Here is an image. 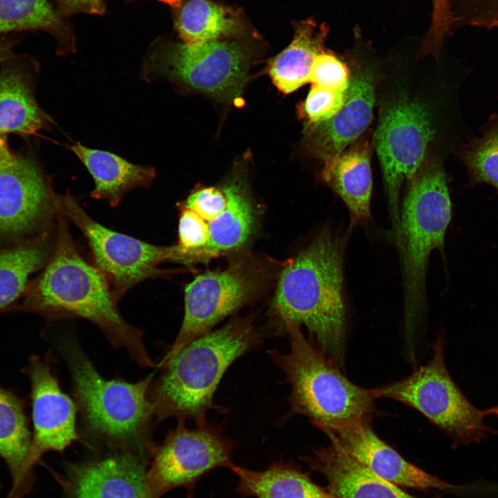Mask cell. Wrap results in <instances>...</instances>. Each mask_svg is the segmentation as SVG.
Here are the masks:
<instances>
[{
    "mask_svg": "<svg viewBox=\"0 0 498 498\" xmlns=\"http://www.w3.org/2000/svg\"><path fill=\"white\" fill-rule=\"evenodd\" d=\"M57 237L44 271L28 283L17 309L49 319L87 320L104 333L115 347L125 349L139 366L156 368L143 342V332L120 314L117 301L102 273L79 252L68 219L56 197Z\"/></svg>",
    "mask_w": 498,
    "mask_h": 498,
    "instance_id": "1",
    "label": "cell"
},
{
    "mask_svg": "<svg viewBox=\"0 0 498 498\" xmlns=\"http://www.w3.org/2000/svg\"><path fill=\"white\" fill-rule=\"evenodd\" d=\"M343 243L325 229L282 271L273 311L282 327L304 326L316 347L339 367L345 350Z\"/></svg>",
    "mask_w": 498,
    "mask_h": 498,
    "instance_id": "2",
    "label": "cell"
},
{
    "mask_svg": "<svg viewBox=\"0 0 498 498\" xmlns=\"http://www.w3.org/2000/svg\"><path fill=\"white\" fill-rule=\"evenodd\" d=\"M262 338L250 318H239L186 345L164 367L155 385L151 400L157 421L176 417L196 425L206 423L224 374Z\"/></svg>",
    "mask_w": 498,
    "mask_h": 498,
    "instance_id": "3",
    "label": "cell"
},
{
    "mask_svg": "<svg viewBox=\"0 0 498 498\" xmlns=\"http://www.w3.org/2000/svg\"><path fill=\"white\" fill-rule=\"evenodd\" d=\"M290 350L268 351L291 387L290 414L303 415L325 434L370 423L378 398L376 388L349 380L339 366L303 335L300 326L286 324Z\"/></svg>",
    "mask_w": 498,
    "mask_h": 498,
    "instance_id": "4",
    "label": "cell"
},
{
    "mask_svg": "<svg viewBox=\"0 0 498 498\" xmlns=\"http://www.w3.org/2000/svg\"><path fill=\"white\" fill-rule=\"evenodd\" d=\"M62 349L86 434L117 450L150 451L147 437L154 409L148 391L154 374L134 383L107 380L75 340L66 338Z\"/></svg>",
    "mask_w": 498,
    "mask_h": 498,
    "instance_id": "5",
    "label": "cell"
},
{
    "mask_svg": "<svg viewBox=\"0 0 498 498\" xmlns=\"http://www.w3.org/2000/svg\"><path fill=\"white\" fill-rule=\"evenodd\" d=\"M400 216L405 275V323L408 335L415 324L423 299L430 253L444 250L446 230L452 218L445 174L438 162L416 174Z\"/></svg>",
    "mask_w": 498,
    "mask_h": 498,
    "instance_id": "6",
    "label": "cell"
},
{
    "mask_svg": "<svg viewBox=\"0 0 498 498\" xmlns=\"http://www.w3.org/2000/svg\"><path fill=\"white\" fill-rule=\"evenodd\" d=\"M252 54L237 40L219 39L187 45L158 38L144 57L142 77L165 79L222 100H233L242 92Z\"/></svg>",
    "mask_w": 498,
    "mask_h": 498,
    "instance_id": "7",
    "label": "cell"
},
{
    "mask_svg": "<svg viewBox=\"0 0 498 498\" xmlns=\"http://www.w3.org/2000/svg\"><path fill=\"white\" fill-rule=\"evenodd\" d=\"M444 346V333L440 332L430 361L409 376L376 388L378 398H390L416 409L452 440L453 447L479 443L497 431L484 423V409L474 407L451 378Z\"/></svg>",
    "mask_w": 498,
    "mask_h": 498,
    "instance_id": "8",
    "label": "cell"
},
{
    "mask_svg": "<svg viewBox=\"0 0 498 498\" xmlns=\"http://www.w3.org/2000/svg\"><path fill=\"white\" fill-rule=\"evenodd\" d=\"M435 132L432 107L407 91L396 92L380 109L374 141L396 229L401 185L418 172Z\"/></svg>",
    "mask_w": 498,
    "mask_h": 498,
    "instance_id": "9",
    "label": "cell"
},
{
    "mask_svg": "<svg viewBox=\"0 0 498 498\" xmlns=\"http://www.w3.org/2000/svg\"><path fill=\"white\" fill-rule=\"evenodd\" d=\"M266 272L259 261L243 258L196 277L185 288L179 332L157 368L165 367L186 345L254 299L266 282Z\"/></svg>",
    "mask_w": 498,
    "mask_h": 498,
    "instance_id": "10",
    "label": "cell"
},
{
    "mask_svg": "<svg viewBox=\"0 0 498 498\" xmlns=\"http://www.w3.org/2000/svg\"><path fill=\"white\" fill-rule=\"evenodd\" d=\"M58 198L67 219L86 239L93 264L107 280L117 302L137 284L172 273L159 268L163 262L171 261V246L151 244L102 225L68 192Z\"/></svg>",
    "mask_w": 498,
    "mask_h": 498,
    "instance_id": "11",
    "label": "cell"
},
{
    "mask_svg": "<svg viewBox=\"0 0 498 498\" xmlns=\"http://www.w3.org/2000/svg\"><path fill=\"white\" fill-rule=\"evenodd\" d=\"M232 443L223 436L220 427L208 421L194 429L178 420L162 445H153L152 460L146 479L153 498H160L169 491L185 488L192 493L196 482L219 467L230 468Z\"/></svg>",
    "mask_w": 498,
    "mask_h": 498,
    "instance_id": "12",
    "label": "cell"
},
{
    "mask_svg": "<svg viewBox=\"0 0 498 498\" xmlns=\"http://www.w3.org/2000/svg\"><path fill=\"white\" fill-rule=\"evenodd\" d=\"M56 196L38 166L0 135V237L44 227L56 214Z\"/></svg>",
    "mask_w": 498,
    "mask_h": 498,
    "instance_id": "13",
    "label": "cell"
},
{
    "mask_svg": "<svg viewBox=\"0 0 498 498\" xmlns=\"http://www.w3.org/2000/svg\"><path fill=\"white\" fill-rule=\"evenodd\" d=\"M143 452L117 450L107 456L67 465L56 476L66 498H153Z\"/></svg>",
    "mask_w": 498,
    "mask_h": 498,
    "instance_id": "14",
    "label": "cell"
},
{
    "mask_svg": "<svg viewBox=\"0 0 498 498\" xmlns=\"http://www.w3.org/2000/svg\"><path fill=\"white\" fill-rule=\"evenodd\" d=\"M32 386L34 434L25 473H29L48 451L62 452L79 439L75 426L76 406L65 394L49 364L33 357L28 367Z\"/></svg>",
    "mask_w": 498,
    "mask_h": 498,
    "instance_id": "15",
    "label": "cell"
},
{
    "mask_svg": "<svg viewBox=\"0 0 498 498\" xmlns=\"http://www.w3.org/2000/svg\"><path fill=\"white\" fill-rule=\"evenodd\" d=\"M373 73L358 71L350 77L344 104L332 118L308 122L305 143L311 154L324 162L344 151L371 122L375 104Z\"/></svg>",
    "mask_w": 498,
    "mask_h": 498,
    "instance_id": "16",
    "label": "cell"
},
{
    "mask_svg": "<svg viewBox=\"0 0 498 498\" xmlns=\"http://www.w3.org/2000/svg\"><path fill=\"white\" fill-rule=\"evenodd\" d=\"M326 434L375 474L397 486L446 492L454 486L406 461L374 433L370 423Z\"/></svg>",
    "mask_w": 498,
    "mask_h": 498,
    "instance_id": "17",
    "label": "cell"
},
{
    "mask_svg": "<svg viewBox=\"0 0 498 498\" xmlns=\"http://www.w3.org/2000/svg\"><path fill=\"white\" fill-rule=\"evenodd\" d=\"M301 460L326 479V489L337 498H417L375 474L333 441Z\"/></svg>",
    "mask_w": 498,
    "mask_h": 498,
    "instance_id": "18",
    "label": "cell"
},
{
    "mask_svg": "<svg viewBox=\"0 0 498 498\" xmlns=\"http://www.w3.org/2000/svg\"><path fill=\"white\" fill-rule=\"evenodd\" d=\"M71 151L87 169L94 181L90 196L104 199L112 207L118 205L125 194L137 187H149L156 178L154 167L131 163L113 153L82 145Z\"/></svg>",
    "mask_w": 498,
    "mask_h": 498,
    "instance_id": "19",
    "label": "cell"
},
{
    "mask_svg": "<svg viewBox=\"0 0 498 498\" xmlns=\"http://www.w3.org/2000/svg\"><path fill=\"white\" fill-rule=\"evenodd\" d=\"M322 176L344 201L352 223H365L369 220L372 174L366 144L353 145L325 162Z\"/></svg>",
    "mask_w": 498,
    "mask_h": 498,
    "instance_id": "20",
    "label": "cell"
},
{
    "mask_svg": "<svg viewBox=\"0 0 498 498\" xmlns=\"http://www.w3.org/2000/svg\"><path fill=\"white\" fill-rule=\"evenodd\" d=\"M228 202L224 212L208 223L210 240L203 250L201 263L239 250L254 234L256 214L244 181L239 176L223 185Z\"/></svg>",
    "mask_w": 498,
    "mask_h": 498,
    "instance_id": "21",
    "label": "cell"
},
{
    "mask_svg": "<svg viewBox=\"0 0 498 498\" xmlns=\"http://www.w3.org/2000/svg\"><path fill=\"white\" fill-rule=\"evenodd\" d=\"M238 478L237 490L255 498H337L315 483L293 463L276 461L267 469L255 471L234 465L229 468Z\"/></svg>",
    "mask_w": 498,
    "mask_h": 498,
    "instance_id": "22",
    "label": "cell"
},
{
    "mask_svg": "<svg viewBox=\"0 0 498 498\" xmlns=\"http://www.w3.org/2000/svg\"><path fill=\"white\" fill-rule=\"evenodd\" d=\"M328 33L325 24L310 19L296 24L292 42L268 65V73L279 90L290 93L308 82L313 62L324 50Z\"/></svg>",
    "mask_w": 498,
    "mask_h": 498,
    "instance_id": "23",
    "label": "cell"
},
{
    "mask_svg": "<svg viewBox=\"0 0 498 498\" xmlns=\"http://www.w3.org/2000/svg\"><path fill=\"white\" fill-rule=\"evenodd\" d=\"M174 28L187 45L225 39L243 30L237 12L209 0H185L173 9Z\"/></svg>",
    "mask_w": 498,
    "mask_h": 498,
    "instance_id": "24",
    "label": "cell"
},
{
    "mask_svg": "<svg viewBox=\"0 0 498 498\" xmlns=\"http://www.w3.org/2000/svg\"><path fill=\"white\" fill-rule=\"evenodd\" d=\"M51 118L39 107L28 78L8 68L0 73V135H35L48 129Z\"/></svg>",
    "mask_w": 498,
    "mask_h": 498,
    "instance_id": "25",
    "label": "cell"
},
{
    "mask_svg": "<svg viewBox=\"0 0 498 498\" xmlns=\"http://www.w3.org/2000/svg\"><path fill=\"white\" fill-rule=\"evenodd\" d=\"M30 30L51 34L60 54L76 49L71 28L47 0H0V33Z\"/></svg>",
    "mask_w": 498,
    "mask_h": 498,
    "instance_id": "26",
    "label": "cell"
},
{
    "mask_svg": "<svg viewBox=\"0 0 498 498\" xmlns=\"http://www.w3.org/2000/svg\"><path fill=\"white\" fill-rule=\"evenodd\" d=\"M52 249L50 236L44 231L26 243L0 250V309L24 292L29 276L47 264Z\"/></svg>",
    "mask_w": 498,
    "mask_h": 498,
    "instance_id": "27",
    "label": "cell"
},
{
    "mask_svg": "<svg viewBox=\"0 0 498 498\" xmlns=\"http://www.w3.org/2000/svg\"><path fill=\"white\" fill-rule=\"evenodd\" d=\"M30 434L20 400L0 387V456L12 476L10 496H17L26 477V465L31 446Z\"/></svg>",
    "mask_w": 498,
    "mask_h": 498,
    "instance_id": "28",
    "label": "cell"
},
{
    "mask_svg": "<svg viewBox=\"0 0 498 498\" xmlns=\"http://www.w3.org/2000/svg\"><path fill=\"white\" fill-rule=\"evenodd\" d=\"M481 132L459 148V156L467 169L470 185L486 183L498 192V114L490 117Z\"/></svg>",
    "mask_w": 498,
    "mask_h": 498,
    "instance_id": "29",
    "label": "cell"
},
{
    "mask_svg": "<svg viewBox=\"0 0 498 498\" xmlns=\"http://www.w3.org/2000/svg\"><path fill=\"white\" fill-rule=\"evenodd\" d=\"M349 73L342 61L332 53L323 50L314 58L308 82L330 89L345 91L349 83Z\"/></svg>",
    "mask_w": 498,
    "mask_h": 498,
    "instance_id": "30",
    "label": "cell"
},
{
    "mask_svg": "<svg viewBox=\"0 0 498 498\" xmlns=\"http://www.w3.org/2000/svg\"><path fill=\"white\" fill-rule=\"evenodd\" d=\"M346 90L313 84L303 104V113L308 122H324L335 116L344 104Z\"/></svg>",
    "mask_w": 498,
    "mask_h": 498,
    "instance_id": "31",
    "label": "cell"
},
{
    "mask_svg": "<svg viewBox=\"0 0 498 498\" xmlns=\"http://www.w3.org/2000/svg\"><path fill=\"white\" fill-rule=\"evenodd\" d=\"M228 198L223 185L207 187L192 192L182 202L181 208L190 209L205 221L210 222L219 217L225 210Z\"/></svg>",
    "mask_w": 498,
    "mask_h": 498,
    "instance_id": "32",
    "label": "cell"
},
{
    "mask_svg": "<svg viewBox=\"0 0 498 498\" xmlns=\"http://www.w3.org/2000/svg\"><path fill=\"white\" fill-rule=\"evenodd\" d=\"M455 22L456 19L450 0H432L431 26L423 45V51L437 56L445 36L450 33Z\"/></svg>",
    "mask_w": 498,
    "mask_h": 498,
    "instance_id": "33",
    "label": "cell"
},
{
    "mask_svg": "<svg viewBox=\"0 0 498 498\" xmlns=\"http://www.w3.org/2000/svg\"><path fill=\"white\" fill-rule=\"evenodd\" d=\"M57 5L62 17L78 13L102 15L106 12L105 0H57Z\"/></svg>",
    "mask_w": 498,
    "mask_h": 498,
    "instance_id": "34",
    "label": "cell"
},
{
    "mask_svg": "<svg viewBox=\"0 0 498 498\" xmlns=\"http://www.w3.org/2000/svg\"><path fill=\"white\" fill-rule=\"evenodd\" d=\"M13 56L9 46L4 43H0V62L6 61Z\"/></svg>",
    "mask_w": 498,
    "mask_h": 498,
    "instance_id": "35",
    "label": "cell"
},
{
    "mask_svg": "<svg viewBox=\"0 0 498 498\" xmlns=\"http://www.w3.org/2000/svg\"><path fill=\"white\" fill-rule=\"evenodd\" d=\"M158 1L163 2L164 3L169 5L173 9L178 8L183 1V0H158Z\"/></svg>",
    "mask_w": 498,
    "mask_h": 498,
    "instance_id": "36",
    "label": "cell"
},
{
    "mask_svg": "<svg viewBox=\"0 0 498 498\" xmlns=\"http://www.w3.org/2000/svg\"><path fill=\"white\" fill-rule=\"evenodd\" d=\"M490 491L492 498H498V483L493 482L490 486Z\"/></svg>",
    "mask_w": 498,
    "mask_h": 498,
    "instance_id": "37",
    "label": "cell"
},
{
    "mask_svg": "<svg viewBox=\"0 0 498 498\" xmlns=\"http://www.w3.org/2000/svg\"><path fill=\"white\" fill-rule=\"evenodd\" d=\"M486 416L493 415L498 416V405L484 409Z\"/></svg>",
    "mask_w": 498,
    "mask_h": 498,
    "instance_id": "38",
    "label": "cell"
}]
</instances>
